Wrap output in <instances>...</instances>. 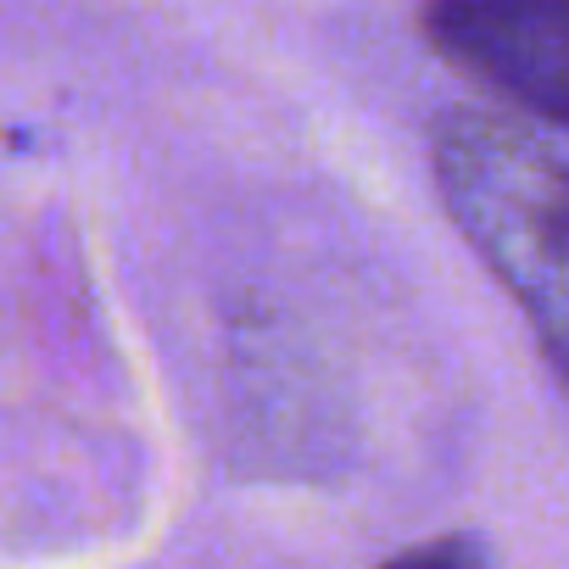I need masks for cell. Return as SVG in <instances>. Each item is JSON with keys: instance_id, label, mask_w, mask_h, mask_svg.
I'll return each mask as SVG.
<instances>
[{"instance_id": "6da1fadb", "label": "cell", "mask_w": 569, "mask_h": 569, "mask_svg": "<svg viewBox=\"0 0 569 569\" xmlns=\"http://www.w3.org/2000/svg\"><path fill=\"white\" fill-rule=\"evenodd\" d=\"M430 173L569 386V157L491 107H447L430 129Z\"/></svg>"}, {"instance_id": "7a4b0ae2", "label": "cell", "mask_w": 569, "mask_h": 569, "mask_svg": "<svg viewBox=\"0 0 569 569\" xmlns=\"http://www.w3.org/2000/svg\"><path fill=\"white\" fill-rule=\"evenodd\" d=\"M419 34L469 84L569 129V0H441Z\"/></svg>"}, {"instance_id": "3957f363", "label": "cell", "mask_w": 569, "mask_h": 569, "mask_svg": "<svg viewBox=\"0 0 569 569\" xmlns=\"http://www.w3.org/2000/svg\"><path fill=\"white\" fill-rule=\"evenodd\" d=\"M380 569H491V563H486V547L475 536H430V541L386 558Z\"/></svg>"}]
</instances>
